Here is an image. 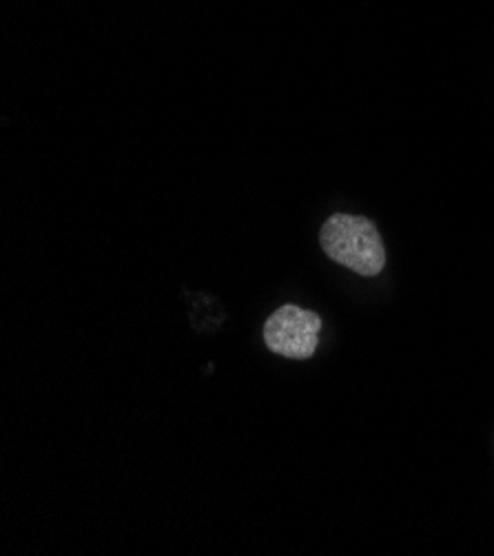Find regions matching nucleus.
I'll return each instance as SVG.
<instances>
[{"instance_id": "obj_1", "label": "nucleus", "mask_w": 494, "mask_h": 556, "mask_svg": "<svg viewBox=\"0 0 494 556\" xmlns=\"http://www.w3.org/2000/svg\"><path fill=\"white\" fill-rule=\"evenodd\" d=\"M319 242L328 257L366 277L377 275L387 264V251L377 227L359 215H333L321 227Z\"/></svg>"}, {"instance_id": "obj_2", "label": "nucleus", "mask_w": 494, "mask_h": 556, "mask_svg": "<svg viewBox=\"0 0 494 556\" xmlns=\"http://www.w3.org/2000/svg\"><path fill=\"white\" fill-rule=\"evenodd\" d=\"M319 328V315L295 304H287L266 319L264 342L273 353L282 357L308 359L317 349Z\"/></svg>"}]
</instances>
